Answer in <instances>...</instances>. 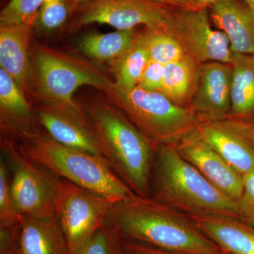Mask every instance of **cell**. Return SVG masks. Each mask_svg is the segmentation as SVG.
<instances>
[{"mask_svg": "<svg viewBox=\"0 0 254 254\" xmlns=\"http://www.w3.org/2000/svg\"><path fill=\"white\" fill-rule=\"evenodd\" d=\"M198 229L222 253L254 254V227L238 219L216 215H190Z\"/></svg>", "mask_w": 254, "mask_h": 254, "instance_id": "ac0fdd59", "label": "cell"}, {"mask_svg": "<svg viewBox=\"0 0 254 254\" xmlns=\"http://www.w3.org/2000/svg\"><path fill=\"white\" fill-rule=\"evenodd\" d=\"M119 239H120V254H181L160 250V249L142 245L131 241Z\"/></svg>", "mask_w": 254, "mask_h": 254, "instance_id": "1f68e13d", "label": "cell"}, {"mask_svg": "<svg viewBox=\"0 0 254 254\" xmlns=\"http://www.w3.org/2000/svg\"><path fill=\"white\" fill-rule=\"evenodd\" d=\"M19 235L20 222L0 224V254H16Z\"/></svg>", "mask_w": 254, "mask_h": 254, "instance_id": "4dcf8cb0", "label": "cell"}, {"mask_svg": "<svg viewBox=\"0 0 254 254\" xmlns=\"http://www.w3.org/2000/svg\"><path fill=\"white\" fill-rule=\"evenodd\" d=\"M163 30L180 43L185 54L200 64L231 62L230 41L224 32L212 28L208 8H173Z\"/></svg>", "mask_w": 254, "mask_h": 254, "instance_id": "9c48e42d", "label": "cell"}, {"mask_svg": "<svg viewBox=\"0 0 254 254\" xmlns=\"http://www.w3.org/2000/svg\"><path fill=\"white\" fill-rule=\"evenodd\" d=\"M193 4L198 8L203 9V8H209L212 5L216 3L219 0H191Z\"/></svg>", "mask_w": 254, "mask_h": 254, "instance_id": "e575fe53", "label": "cell"}, {"mask_svg": "<svg viewBox=\"0 0 254 254\" xmlns=\"http://www.w3.org/2000/svg\"><path fill=\"white\" fill-rule=\"evenodd\" d=\"M111 200L60 179L55 222L68 254H80L104 226Z\"/></svg>", "mask_w": 254, "mask_h": 254, "instance_id": "ba28073f", "label": "cell"}, {"mask_svg": "<svg viewBox=\"0 0 254 254\" xmlns=\"http://www.w3.org/2000/svg\"><path fill=\"white\" fill-rule=\"evenodd\" d=\"M149 60L148 52L138 33L133 46L113 63L115 85L123 89H131L138 86Z\"/></svg>", "mask_w": 254, "mask_h": 254, "instance_id": "603a6c76", "label": "cell"}, {"mask_svg": "<svg viewBox=\"0 0 254 254\" xmlns=\"http://www.w3.org/2000/svg\"><path fill=\"white\" fill-rule=\"evenodd\" d=\"M80 254H121L120 239L115 232L103 226L93 235Z\"/></svg>", "mask_w": 254, "mask_h": 254, "instance_id": "83f0119b", "label": "cell"}, {"mask_svg": "<svg viewBox=\"0 0 254 254\" xmlns=\"http://www.w3.org/2000/svg\"><path fill=\"white\" fill-rule=\"evenodd\" d=\"M22 215L18 213L11 193V174L4 158L0 160V224L20 222Z\"/></svg>", "mask_w": 254, "mask_h": 254, "instance_id": "4316f807", "label": "cell"}, {"mask_svg": "<svg viewBox=\"0 0 254 254\" xmlns=\"http://www.w3.org/2000/svg\"><path fill=\"white\" fill-rule=\"evenodd\" d=\"M241 125L243 127L244 129L247 132V134L250 137L252 141H253L254 144V122L248 121L247 120H240Z\"/></svg>", "mask_w": 254, "mask_h": 254, "instance_id": "836d02e7", "label": "cell"}, {"mask_svg": "<svg viewBox=\"0 0 254 254\" xmlns=\"http://www.w3.org/2000/svg\"><path fill=\"white\" fill-rule=\"evenodd\" d=\"M1 149L11 174V196L18 213L55 222L60 178L23 155L16 142L3 135Z\"/></svg>", "mask_w": 254, "mask_h": 254, "instance_id": "52a82bcc", "label": "cell"}, {"mask_svg": "<svg viewBox=\"0 0 254 254\" xmlns=\"http://www.w3.org/2000/svg\"><path fill=\"white\" fill-rule=\"evenodd\" d=\"M180 154L210 183L237 201L243 190V175L220 156L195 130L176 145Z\"/></svg>", "mask_w": 254, "mask_h": 254, "instance_id": "7c38bea8", "label": "cell"}, {"mask_svg": "<svg viewBox=\"0 0 254 254\" xmlns=\"http://www.w3.org/2000/svg\"><path fill=\"white\" fill-rule=\"evenodd\" d=\"M53 1V0H44V3L48 2V1Z\"/></svg>", "mask_w": 254, "mask_h": 254, "instance_id": "74e56055", "label": "cell"}, {"mask_svg": "<svg viewBox=\"0 0 254 254\" xmlns=\"http://www.w3.org/2000/svg\"><path fill=\"white\" fill-rule=\"evenodd\" d=\"M140 36L152 61L166 65L186 55L180 43L163 29L145 28Z\"/></svg>", "mask_w": 254, "mask_h": 254, "instance_id": "cb8c5ba5", "label": "cell"}, {"mask_svg": "<svg viewBox=\"0 0 254 254\" xmlns=\"http://www.w3.org/2000/svg\"><path fill=\"white\" fill-rule=\"evenodd\" d=\"M104 226L119 238L181 254H222L187 214L131 192L114 203Z\"/></svg>", "mask_w": 254, "mask_h": 254, "instance_id": "6da1fadb", "label": "cell"}, {"mask_svg": "<svg viewBox=\"0 0 254 254\" xmlns=\"http://www.w3.org/2000/svg\"><path fill=\"white\" fill-rule=\"evenodd\" d=\"M230 64L232 81L230 118L247 120L254 115V55L233 53Z\"/></svg>", "mask_w": 254, "mask_h": 254, "instance_id": "ffe728a7", "label": "cell"}, {"mask_svg": "<svg viewBox=\"0 0 254 254\" xmlns=\"http://www.w3.org/2000/svg\"><path fill=\"white\" fill-rule=\"evenodd\" d=\"M16 254H68L56 222L22 215Z\"/></svg>", "mask_w": 254, "mask_h": 254, "instance_id": "d6986e66", "label": "cell"}, {"mask_svg": "<svg viewBox=\"0 0 254 254\" xmlns=\"http://www.w3.org/2000/svg\"><path fill=\"white\" fill-rule=\"evenodd\" d=\"M244 3L254 11V0H243Z\"/></svg>", "mask_w": 254, "mask_h": 254, "instance_id": "d590c367", "label": "cell"}, {"mask_svg": "<svg viewBox=\"0 0 254 254\" xmlns=\"http://www.w3.org/2000/svg\"><path fill=\"white\" fill-rule=\"evenodd\" d=\"M0 126L1 135L19 141L41 128L34 108L9 73L0 68Z\"/></svg>", "mask_w": 254, "mask_h": 254, "instance_id": "9a60e30c", "label": "cell"}, {"mask_svg": "<svg viewBox=\"0 0 254 254\" xmlns=\"http://www.w3.org/2000/svg\"><path fill=\"white\" fill-rule=\"evenodd\" d=\"M209 8L210 18L226 35L232 51L254 55V11L239 0H219Z\"/></svg>", "mask_w": 254, "mask_h": 254, "instance_id": "e0dca14e", "label": "cell"}, {"mask_svg": "<svg viewBox=\"0 0 254 254\" xmlns=\"http://www.w3.org/2000/svg\"><path fill=\"white\" fill-rule=\"evenodd\" d=\"M81 107L105 145L114 172L133 193L149 197L158 144L108 100H89Z\"/></svg>", "mask_w": 254, "mask_h": 254, "instance_id": "7a4b0ae2", "label": "cell"}, {"mask_svg": "<svg viewBox=\"0 0 254 254\" xmlns=\"http://www.w3.org/2000/svg\"><path fill=\"white\" fill-rule=\"evenodd\" d=\"M44 0H10L0 14V27L18 26L36 20Z\"/></svg>", "mask_w": 254, "mask_h": 254, "instance_id": "484cf974", "label": "cell"}, {"mask_svg": "<svg viewBox=\"0 0 254 254\" xmlns=\"http://www.w3.org/2000/svg\"><path fill=\"white\" fill-rule=\"evenodd\" d=\"M222 254H225V253H222Z\"/></svg>", "mask_w": 254, "mask_h": 254, "instance_id": "f35d334b", "label": "cell"}, {"mask_svg": "<svg viewBox=\"0 0 254 254\" xmlns=\"http://www.w3.org/2000/svg\"><path fill=\"white\" fill-rule=\"evenodd\" d=\"M34 110L40 126L55 141L107 162L105 145L81 105L38 103Z\"/></svg>", "mask_w": 254, "mask_h": 254, "instance_id": "8fae6325", "label": "cell"}, {"mask_svg": "<svg viewBox=\"0 0 254 254\" xmlns=\"http://www.w3.org/2000/svg\"><path fill=\"white\" fill-rule=\"evenodd\" d=\"M231 81L230 64H202L198 86L190 106L200 121H222L230 118Z\"/></svg>", "mask_w": 254, "mask_h": 254, "instance_id": "4fadbf2b", "label": "cell"}, {"mask_svg": "<svg viewBox=\"0 0 254 254\" xmlns=\"http://www.w3.org/2000/svg\"><path fill=\"white\" fill-rule=\"evenodd\" d=\"M200 66L187 55L165 65L161 93L177 105L190 107L198 86Z\"/></svg>", "mask_w": 254, "mask_h": 254, "instance_id": "44dd1931", "label": "cell"}, {"mask_svg": "<svg viewBox=\"0 0 254 254\" xmlns=\"http://www.w3.org/2000/svg\"><path fill=\"white\" fill-rule=\"evenodd\" d=\"M104 93L108 101L158 145H177L196 130L200 122L190 107L175 104L161 92L138 86L123 89L114 82Z\"/></svg>", "mask_w": 254, "mask_h": 254, "instance_id": "5b68a950", "label": "cell"}, {"mask_svg": "<svg viewBox=\"0 0 254 254\" xmlns=\"http://www.w3.org/2000/svg\"><path fill=\"white\" fill-rule=\"evenodd\" d=\"M156 2L167 5L174 8L180 9H197V7L191 0H153Z\"/></svg>", "mask_w": 254, "mask_h": 254, "instance_id": "d6a6232c", "label": "cell"}, {"mask_svg": "<svg viewBox=\"0 0 254 254\" xmlns=\"http://www.w3.org/2000/svg\"><path fill=\"white\" fill-rule=\"evenodd\" d=\"M197 131L230 166L243 176L254 168V144L238 119L200 121Z\"/></svg>", "mask_w": 254, "mask_h": 254, "instance_id": "5bb4252c", "label": "cell"}, {"mask_svg": "<svg viewBox=\"0 0 254 254\" xmlns=\"http://www.w3.org/2000/svg\"><path fill=\"white\" fill-rule=\"evenodd\" d=\"M36 20L18 26L0 27V66L14 78L25 95L32 78L30 41Z\"/></svg>", "mask_w": 254, "mask_h": 254, "instance_id": "2e32d148", "label": "cell"}, {"mask_svg": "<svg viewBox=\"0 0 254 254\" xmlns=\"http://www.w3.org/2000/svg\"><path fill=\"white\" fill-rule=\"evenodd\" d=\"M32 61L38 103L74 105L73 93L80 87L105 93L114 83L92 64L48 47L35 46Z\"/></svg>", "mask_w": 254, "mask_h": 254, "instance_id": "8992f818", "label": "cell"}, {"mask_svg": "<svg viewBox=\"0 0 254 254\" xmlns=\"http://www.w3.org/2000/svg\"><path fill=\"white\" fill-rule=\"evenodd\" d=\"M164 75L165 65L149 60L137 86L145 91L161 92Z\"/></svg>", "mask_w": 254, "mask_h": 254, "instance_id": "f546056e", "label": "cell"}, {"mask_svg": "<svg viewBox=\"0 0 254 254\" xmlns=\"http://www.w3.org/2000/svg\"><path fill=\"white\" fill-rule=\"evenodd\" d=\"M153 174L155 199L188 215H222L241 220L237 201L187 161L176 145H157Z\"/></svg>", "mask_w": 254, "mask_h": 254, "instance_id": "3957f363", "label": "cell"}, {"mask_svg": "<svg viewBox=\"0 0 254 254\" xmlns=\"http://www.w3.org/2000/svg\"><path fill=\"white\" fill-rule=\"evenodd\" d=\"M70 1L78 5L83 4V3L88 2V1H91V0H70Z\"/></svg>", "mask_w": 254, "mask_h": 254, "instance_id": "8d00e7d4", "label": "cell"}, {"mask_svg": "<svg viewBox=\"0 0 254 254\" xmlns=\"http://www.w3.org/2000/svg\"><path fill=\"white\" fill-rule=\"evenodd\" d=\"M173 8L153 0H91L78 5L70 28L97 23L122 31L138 26L164 29Z\"/></svg>", "mask_w": 254, "mask_h": 254, "instance_id": "30bf717a", "label": "cell"}, {"mask_svg": "<svg viewBox=\"0 0 254 254\" xmlns=\"http://www.w3.org/2000/svg\"><path fill=\"white\" fill-rule=\"evenodd\" d=\"M138 34L135 29L92 33L80 40L78 48L83 54L92 60L113 63L133 46Z\"/></svg>", "mask_w": 254, "mask_h": 254, "instance_id": "7402d4cb", "label": "cell"}, {"mask_svg": "<svg viewBox=\"0 0 254 254\" xmlns=\"http://www.w3.org/2000/svg\"><path fill=\"white\" fill-rule=\"evenodd\" d=\"M237 203L241 221L254 227V168L243 176V190Z\"/></svg>", "mask_w": 254, "mask_h": 254, "instance_id": "f1b7e54d", "label": "cell"}, {"mask_svg": "<svg viewBox=\"0 0 254 254\" xmlns=\"http://www.w3.org/2000/svg\"><path fill=\"white\" fill-rule=\"evenodd\" d=\"M77 6L70 0H53L45 2L37 15L34 28L46 33L60 29Z\"/></svg>", "mask_w": 254, "mask_h": 254, "instance_id": "d4e9b609", "label": "cell"}, {"mask_svg": "<svg viewBox=\"0 0 254 254\" xmlns=\"http://www.w3.org/2000/svg\"><path fill=\"white\" fill-rule=\"evenodd\" d=\"M16 143L23 155L58 178L113 203L127 198L132 192L105 160L58 143L41 127Z\"/></svg>", "mask_w": 254, "mask_h": 254, "instance_id": "277c9868", "label": "cell"}]
</instances>
